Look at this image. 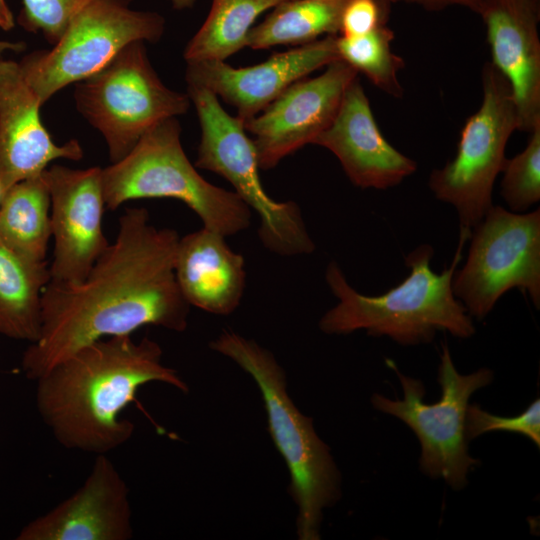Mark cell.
I'll use <instances>...</instances> for the list:
<instances>
[{"label":"cell","instance_id":"cell-1","mask_svg":"<svg viewBox=\"0 0 540 540\" xmlns=\"http://www.w3.org/2000/svg\"><path fill=\"white\" fill-rule=\"evenodd\" d=\"M178 233L157 228L145 208H127L114 242L78 283L47 284L38 339L22 355L36 380L79 348L154 325L182 332L190 305L175 276Z\"/></svg>","mask_w":540,"mask_h":540},{"label":"cell","instance_id":"cell-2","mask_svg":"<svg viewBox=\"0 0 540 540\" xmlns=\"http://www.w3.org/2000/svg\"><path fill=\"white\" fill-rule=\"evenodd\" d=\"M37 411L56 441L70 450L107 454L133 435L121 412L141 386L162 382L187 393L176 370L162 363L160 345L131 335L89 343L35 380Z\"/></svg>","mask_w":540,"mask_h":540},{"label":"cell","instance_id":"cell-3","mask_svg":"<svg viewBox=\"0 0 540 540\" xmlns=\"http://www.w3.org/2000/svg\"><path fill=\"white\" fill-rule=\"evenodd\" d=\"M471 230L461 228L458 246L448 268L436 273L430 266L433 247L423 244L405 257L410 272L387 292L368 296L356 291L336 262L326 268L325 279L338 303L319 321L326 334L346 335L365 330L387 336L401 345L429 343L438 331L458 338L474 335L472 317L455 297L453 275Z\"/></svg>","mask_w":540,"mask_h":540},{"label":"cell","instance_id":"cell-4","mask_svg":"<svg viewBox=\"0 0 540 540\" xmlns=\"http://www.w3.org/2000/svg\"><path fill=\"white\" fill-rule=\"evenodd\" d=\"M210 347L247 372L256 382L267 414L269 433L291 476L298 507L300 540H319L323 510L340 497L341 477L329 447L317 435L287 391L286 375L273 354L233 331H223Z\"/></svg>","mask_w":540,"mask_h":540},{"label":"cell","instance_id":"cell-5","mask_svg":"<svg viewBox=\"0 0 540 540\" xmlns=\"http://www.w3.org/2000/svg\"><path fill=\"white\" fill-rule=\"evenodd\" d=\"M102 186L109 210L130 200L170 198L189 207L203 227L225 237L250 225L251 209L239 196L209 183L189 161L176 117L153 126L126 156L102 168Z\"/></svg>","mask_w":540,"mask_h":540},{"label":"cell","instance_id":"cell-6","mask_svg":"<svg viewBox=\"0 0 540 540\" xmlns=\"http://www.w3.org/2000/svg\"><path fill=\"white\" fill-rule=\"evenodd\" d=\"M201 128L195 166L225 178L239 198L259 217V238L265 248L280 256L310 254L315 244L299 206L271 198L259 177V162L244 121L230 115L208 89L187 84Z\"/></svg>","mask_w":540,"mask_h":540},{"label":"cell","instance_id":"cell-7","mask_svg":"<svg viewBox=\"0 0 540 540\" xmlns=\"http://www.w3.org/2000/svg\"><path fill=\"white\" fill-rule=\"evenodd\" d=\"M144 44L129 43L101 70L75 83L76 107L104 137L112 163L153 126L190 107L187 93L171 90L160 80Z\"/></svg>","mask_w":540,"mask_h":540},{"label":"cell","instance_id":"cell-8","mask_svg":"<svg viewBox=\"0 0 540 540\" xmlns=\"http://www.w3.org/2000/svg\"><path fill=\"white\" fill-rule=\"evenodd\" d=\"M483 98L465 122L454 157L434 169L429 187L435 197L457 211L460 227L472 230L493 206L494 182L506 160L518 114L507 79L486 62L481 73Z\"/></svg>","mask_w":540,"mask_h":540},{"label":"cell","instance_id":"cell-9","mask_svg":"<svg viewBox=\"0 0 540 540\" xmlns=\"http://www.w3.org/2000/svg\"><path fill=\"white\" fill-rule=\"evenodd\" d=\"M131 1L89 0L52 49L23 57L20 69L42 105L65 86L101 70L129 43L160 40L164 17L132 9Z\"/></svg>","mask_w":540,"mask_h":540},{"label":"cell","instance_id":"cell-10","mask_svg":"<svg viewBox=\"0 0 540 540\" xmlns=\"http://www.w3.org/2000/svg\"><path fill=\"white\" fill-rule=\"evenodd\" d=\"M400 380L404 397L391 400L375 393L373 407L402 420L417 436L421 445L420 469L431 478L444 479L453 489L464 488L467 475L479 461L468 453L465 417L470 396L489 385L493 373L488 368L463 375L452 361L449 347L442 344L438 368L441 398L434 404L423 402L424 384L402 374L395 363L387 359Z\"/></svg>","mask_w":540,"mask_h":540},{"label":"cell","instance_id":"cell-11","mask_svg":"<svg viewBox=\"0 0 540 540\" xmlns=\"http://www.w3.org/2000/svg\"><path fill=\"white\" fill-rule=\"evenodd\" d=\"M464 266L452 289L469 315L485 318L499 298L517 288L540 307V209L516 213L492 206L472 228Z\"/></svg>","mask_w":540,"mask_h":540},{"label":"cell","instance_id":"cell-12","mask_svg":"<svg viewBox=\"0 0 540 540\" xmlns=\"http://www.w3.org/2000/svg\"><path fill=\"white\" fill-rule=\"evenodd\" d=\"M43 176L50 194L54 241L50 282L78 283L109 245L103 231L102 168L52 165Z\"/></svg>","mask_w":540,"mask_h":540},{"label":"cell","instance_id":"cell-13","mask_svg":"<svg viewBox=\"0 0 540 540\" xmlns=\"http://www.w3.org/2000/svg\"><path fill=\"white\" fill-rule=\"evenodd\" d=\"M357 71L341 59L313 78L289 86L244 125L253 135L259 167H275L284 157L314 140L332 123Z\"/></svg>","mask_w":540,"mask_h":540},{"label":"cell","instance_id":"cell-14","mask_svg":"<svg viewBox=\"0 0 540 540\" xmlns=\"http://www.w3.org/2000/svg\"><path fill=\"white\" fill-rule=\"evenodd\" d=\"M336 36L275 53L253 66L233 67L223 60L187 62V84L204 87L236 109L244 123L262 112L289 86L340 59Z\"/></svg>","mask_w":540,"mask_h":540},{"label":"cell","instance_id":"cell-15","mask_svg":"<svg viewBox=\"0 0 540 540\" xmlns=\"http://www.w3.org/2000/svg\"><path fill=\"white\" fill-rule=\"evenodd\" d=\"M129 489L106 454L95 458L83 484L50 511L31 520L17 540H129Z\"/></svg>","mask_w":540,"mask_h":540},{"label":"cell","instance_id":"cell-16","mask_svg":"<svg viewBox=\"0 0 540 540\" xmlns=\"http://www.w3.org/2000/svg\"><path fill=\"white\" fill-rule=\"evenodd\" d=\"M40 102L19 63L0 59V186L41 174L57 159L77 161L83 149L76 139L53 141L40 118Z\"/></svg>","mask_w":540,"mask_h":540},{"label":"cell","instance_id":"cell-17","mask_svg":"<svg viewBox=\"0 0 540 540\" xmlns=\"http://www.w3.org/2000/svg\"><path fill=\"white\" fill-rule=\"evenodd\" d=\"M482 19L492 65L507 79L518 114V130L540 123V0H483Z\"/></svg>","mask_w":540,"mask_h":540},{"label":"cell","instance_id":"cell-18","mask_svg":"<svg viewBox=\"0 0 540 540\" xmlns=\"http://www.w3.org/2000/svg\"><path fill=\"white\" fill-rule=\"evenodd\" d=\"M313 144L331 151L349 180L362 189L397 186L417 170V163L381 133L358 77L346 89L332 123Z\"/></svg>","mask_w":540,"mask_h":540},{"label":"cell","instance_id":"cell-19","mask_svg":"<svg viewBox=\"0 0 540 540\" xmlns=\"http://www.w3.org/2000/svg\"><path fill=\"white\" fill-rule=\"evenodd\" d=\"M175 276L190 306L216 314H231L246 285L245 262L226 243L225 236L203 227L179 239Z\"/></svg>","mask_w":540,"mask_h":540},{"label":"cell","instance_id":"cell-20","mask_svg":"<svg viewBox=\"0 0 540 540\" xmlns=\"http://www.w3.org/2000/svg\"><path fill=\"white\" fill-rule=\"evenodd\" d=\"M50 281L47 261L35 262L0 240V335L35 342L41 331L42 296Z\"/></svg>","mask_w":540,"mask_h":540},{"label":"cell","instance_id":"cell-21","mask_svg":"<svg viewBox=\"0 0 540 540\" xmlns=\"http://www.w3.org/2000/svg\"><path fill=\"white\" fill-rule=\"evenodd\" d=\"M50 238V194L42 172L1 196L0 240L25 258L44 262Z\"/></svg>","mask_w":540,"mask_h":540},{"label":"cell","instance_id":"cell-22","mask_svg":"<svg viewBox=\"0 0 540 540\" xmlns=\"http://www.w3.org/2000/svg\"><path fill=\"white\" fill-rule=\"evenodd\" d=\"M347 0H285L249 31L246 47L268 49L299 46L328 35H338Z\"/></svg>","mask_w":540,"mask_h":540},{"label":"cell","instance_id":"cell-23","mask_svg":"<svg viewBox=\"0 0 540 540\" xmlns=\"http://www.w3.org/2000/svg\"><path fill=\"white\" fill-rule=\"evenodd\" d=\"M204 23L184 49L186 62L223 60L246 47L255 20L285 0H211Z\"/></svg>","mask_w":540,"mask_h":540},{"label":"cell","instance_id":"cell-24","mask_svg":"<svg viewBox=\"0 0 540 540\" xmlns=\"http://www.w3.org/2000/svg\"><path fill=\"white\" fill-rule=\"evenodd\" d=\"M394 32L383 26L356 36H336L339 58L364 74L384 93L401 98L404 90L398 72L404 68V59L392 50Z\"/></svg>","mask_w":540,"mask_h":540},{"label":"cell","instance_id":"cell-25","mask_svg":"<svg viewBox=\"0 0 540 540\" xmlns=\"http://www.w3.org/2000/svg\"><path fill=\"white\" fill-rule=\"evenodd\" d=\"M522 152L506 158L501 173V195L510 211L523 212L540 200V123L529 133Z\"/></svg>","mask_w":540,"mask_h":540},{"label":"cell","instance_id":"cell-26","mask_svg":"<svg viewBox=\"0 0 540 540\" xmlns=\"http://www.w3.org/2000/svg\"><path fill=\"white\" fill-rule=\"evenodd\" d=\"M89 0H22L19 24L27 31L41 32L52 45L65 32L76 13Z\"/></svg>","mask_w":540,"mask_h":540},{"label":"cell","instance_id":"cell-27","mask_svg":"<svg viewBox=\"0 0 540 540\" xmlns=\"http://www.w3.org/2000/svg\"><path fill=\"white\" fill-rule=\"evenodd\" d=\"M491 431L522 434L540 446V400L535 399L521 414L502 417L491 414L478 405H468L465 417L467 441Z\"/></svg>","mask_w":540,"mask_h":540},{"label":"cell","instance_id":"cell-28","mask_svg":"<svg viewBox=\"0 0 540 540\" xmlns=\"http://www.w3.org/2000/svg\"><path fill=\"white\" fill-rule=\"evenodd\" d=\"M390 0H347L341 12L338 36H356L386 26Z\"/></svg>","mask_w":540,"mask_h":540},{"label":"cell","instance_id":"cell-29","mask_svg":"<svg viewBox=\"0 0 540 540\" xmlns=\"http://www.w3.org/2000/svg\"><path fill=\"white\" fill-rule=\"evenodd\" d=\"M394 3L413 4L422 7L427 11H441L451 6H462L470 9L474 13L483 0H390Z\"/></svg>","mask_w":540,"mask_h":540},{"label":"cell","instance_id":"cell-30","mask_svg":"<svg viewBox=\"0 0 540 540\" xmlns=\"http://www.w3.org/2000/svg\"><path fill=\"white\" fill-rule=\"evenodd\" d=\"M15 26V20L6 0H0V28L9 31Z\"/></svg>","mask_w":540,"mask_h":540},{"label":"cell","instance_id":"cell-31","mask_svg":"<svg viewBox=\"0 0 540 540\" xmlns=\"http://www.w3.org/2000/svg\"><path fill=\"white\" fill-rule=\"evenodd\" d=\"M26 47L25 42L17 41H6L0 39V57L2 54H4L6 51H12L15 53H19L23 51Z\"/></svg>","mask_w":540,"mask_h":540},{"label":"cell","instance_id":"cell-32","mask_svg":"<svg viewBox=\"0 0 540 540\" xmlns=\"http://www.w3.org/2000/svg\"><path fill=\"white\" fill-rule=\"evenodd\" d=\"M173 7L177 10L190 8L194 5L195 0H170Z\"/></svg>","mask_w":540,"mask_h":540},{"label":"cell","instance_id":"cell-33","mask_svg":"<svg viewBox=\"0 0 540 540\" xmlns=\"http://www.w3.org/2000/svg\"><path fill=\"white\" fill-rule=\"evenodd\" d=\"M1 196H2V190H1V186H0V199H1Z\"/></svg>","mask_w":540,"mask_h":540}]
</instances>
